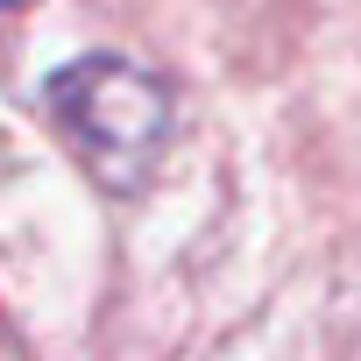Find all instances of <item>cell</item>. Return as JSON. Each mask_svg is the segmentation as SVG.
Listing matches in <instances>:
<instances>
[{
	"label": "cell",
	"instance_id": "2",
	"mask_svg": "<svg viewBox=\"0 0 361 361\" xmlns=\"http://www.w3.org/2000/svg\"><path fill=\"white\" fill-rule=\"evenodd\" d=\"M8 8H22V0H0V15H8Z\"/></svg>",
	"mask_w": 361,
	"mask_h": 361
},
{
	"label": "cell",
	"instance_id": "1",
	"mask_svg": "<svg viewBox=\"0 0 361 361\" xmlns=\"http://www.w3.org/2000/svg\"><path fill=\"white\" fill-rule=\"evenodd\" d=\"M43 106L106 199L149 192V177L163 170V149H170V128H177V92L163 71L121 50H85L43 78Z\"/></svg>",
	"mask_w": 361,
	"mask_h": 361
}]
</instances>
